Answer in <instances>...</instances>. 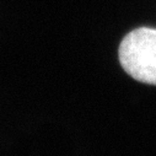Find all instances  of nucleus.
Returning <instances> with one entry per match:
<instances>
[{
  "mask_svg": "<svg viewBox=\"0 0 156 156\" xmlns=\"http://www.w3.org/2000/svg\"><path fill=\"white\" fill-rule=\"evenodd\" d=\"M118 59L133 79L156 85V28L139 27L129 32L119 44Z\"/></svg>",
  "mask_w": 156,
  "mask_h": 156,
  "instance_id": "f257e3e1",
  "label": "nucleus"
}]
</instances>
